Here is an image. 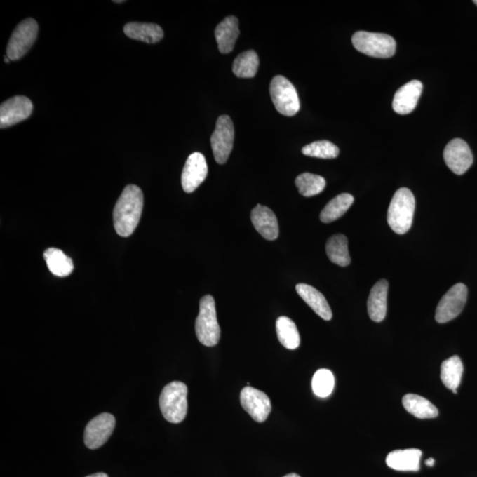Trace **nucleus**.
Instances as JSON below:
<instances>
[{
	"label": "nucleus",
	"mask_w": 477,
	"mask_h": 477,
	"mask_svg": "<svg viewBox=\"0 0 477 477\" xmlns=\"http://www.w3.org/2000/svg\"><path fill=\"white\" fill-rule=\"evenodd\" d=\"M143 209V194L135 185L125 187L114 210L116 233L121 237L130 236L137 227Z\"/></svg>",
	"instance_id": "obj_1"
},
{
	"label": "nucleus",
	"mask_w": 477,
	"mask_h": 477,
	"mask_svg": "<svg viewBox=\"0 0 477 477\" xmlns=\"http://www.w3.org/2000/svg\"><path fill=\"white\" fill-rule=\"evenodd\" d=\"M415 199L407 187H401L394 194L387 213V222L391 230L398 234L410 231L413 224Z\"/></svg>",
	"instance_id": "obj_2"
},
{
	"label": "nucleus",
	"mask_w": 477,
	"mask_h": 477,
	"mask_svg": "<svg viewBox=\"0 0 477 477\" xmlns=\"http://www.w3.org/2000/svg\"><path fill=\"white\" fill-rule=\"evenodd\" d=\"M159 407L163 417L172 424H180L187 414V387L182 382L167 384L160 394Z\"/></svg>",
	"instance_id": "obj_3"
},
{
	"label": "nucleus",
	"mask_w": 477,
	"mask_h": 477,
	"mask_svg": "<svg viewBox=\"0 0 477 477\" xmlns=\"http://www.w3.org/2000/svg\"><path fill=\"white\" fill-rule=\"evenodd\" d=\"M196 333L197 339L204 346L214 347L220 342V327L217 322L215 300L211 295H206L201 299Z\"/></svg>",
	"instance_id": "obj_4"
},
{
	"label": "nucleus",
	"mask_w": 477,
	"mask_h": 477,
	"mask_svg": "<svg viewBox=\"0 0 477 477\" xmlns=\"http://www.w3.org/2000/svg\"><path fill=\"white\" fill-rule=\"evenodd\" d=\"M352 43L358 52L382 59L393 57L396 51L394 37L387 34L358 32L353 36Z\"/></svg>",
	"instance_id": "obj_5"
},
{
	"label": "nucleus",
	"mask_w": 477,
	"mask_h": 477,
	"mask_svg": "<svg viewBox=\"0 0 477 477\" xmlns=\"http://www.w3.org/2000/svg\"><path fill=\"white\" fill-rule=\"evenodd\" d=\"M271 100L282 115L292 117L300 110V100L294 85L286 78L275 76L270 86Z\"/></svg>",
	"instance_id": "obj_6"
},
{
	"label": "nucleus",
	"mask_w": 477,
	"mask_h": 477,
	"mask_svg": "<svg viewBox=\"0 0 477 477\" xmlns=\"http://www.w3.org/2000/svg\"><path fill=\"white\" fill-rule=\"evenodd\" d=\"M39 34V24L29 18L22 20L13 30L6 48V57L10 60H18L29 52Z\"/></svg>",
	"instance_id": "obj_7"
},
{
	"label": "nucleus",
	"mask_w": 477,
	"mask_h": 477,
	"mask_svg": "<svg viewBox=\"0 0 477 477\" xmlns=\"http://www.w3.org/2000/svg\"><path fill=\"white\" fill-rule=\"evenodd\" d=\"M234 127L229 116H220L216 122V128L211 135V148L217 163L223 165L227 161L233 149Z\"/></svg>",
	"instance_id": "obj_8"
},
{
	"label": "nucleus",
	"mask_w": 477,
	"mask_h": 477,
	"mask_svg": "<svg viewBox=\"0 0 477 477\" xmlns=\"http://www.w3.org/2000/svg\"><path fill=\"white\" fill-rule=\"evenodd\" d=\"M466 298H468V288L462 283H459L450 288L448 292L443 296L436 309V321L445 323L457 318L464 309Z\"/></svg>",
	"instance_id": "obj_9"
},
{
	"label": "nucleus",
	"mask_w": 477,
	"mask_h": 477,
	"mask_svg": "<svg viewBox=\"0 0 477 477\" xmlns=\"http://www.w3.org/2000/svg\"><path fill=\"white\" fill-rule=\"evenodd\" d=\"M115 428V418L108 413L98 415L88 422L84 431V443L88 448L97 449L111 437Z\"/></svg>",
	"instance_id": "obj_10"
},
{
	"label": "nucleus",
	"mask_w": 477,
	"mask_h": 477,
	"mask_svg": "<svg viewBox=\"0 0 477 477\" xmlns=\"http://www.w3.org/2000/svg\"><path fill=\"white\" fill-rule=\"evenodd\" d=\"M33 104L29 98L16 95L0 107V128H6L25 121L32 115Z\"/></svg>",
	"instance_id": "obj_11"
},
{
	"label": "nucleus",
	"mask_w": 477,
	"mask_h": 477,
	"mask_svg": "<svg viewBox=\"0 0 477 477\" xmlns=\"http://www.w3.org/2000/svg\"><path fill=\"white\" fill-rule=\"evenodd\" d=\"M444 159L449 169L455 175H462L468 171L473 163V154L468 143L456 138L446 145Z\"/></svg>",
	"instance_id": "obj_12"
},
{
	"label": "nucleus",
	"mask_w": 477,
	"mask_h": 477,
	"mask_svg": "<svg viewBox=\"0 0 477 477\" xmlns=\"http://www.w3.org/2000/svg\"><path fill=\"white\" fill-rule=\"evenodd\" d=\"M241 404L255 422L267 420L271 411L270 398L262 391L247 387L241 391Z\"/></svg>",
	"instance_id": "obj_13"
},
{
	"label": "nucleus",
	"mask_w": 477,
	"mask_h": 477,
	"mask_svg": "<svg viewBox=\"0 0 477 477\" xmlns=\"http://www.w3.org/2000/svg\"><path fill=\"white\" fill-rule=\"evenodd\" d=\"M208 175L206 159L202 153H192L184 166L182 184L186 193H192L204 182Z\"/></svg>",
	"instance_id": "obj_14"
},
{
	"label": "nucleus",
	"mask_w": 477,
	"mask_h": 477,
	"mask_svg": "<svg viewBox=\"0 0 477 477\" xmlns=\"http://www.w3.org/2000/svg\"><path fill=\"white\" fill-rule=\"evenodd\" d=\"M422 91V84L417 80L411 81L398 88L393 101L394 112L401 115L410 114L417 107Z\"/></svg>",
	"instance_id": "obj_15"
},
{
	"label": "nucleus",
	"mask_w": 477,
	"mask_h": 477,
	"mask_svg": "<svg viewBox=\"0 0 477 477\" xmlns=\"http://www.w3.org/2000/svg\"><path fill=\"white\" fill-rule=\"evenodd\" d=\"M251 221L255 230L267 240L274 241L278 237V220L270 208L257 204L252 210Z\"/></svg>",
	"instance_id": "obj_16"
},
{
	"label": "nucleus",
	"mask_w": 477,
	"mask_h": 477,
	"mask_svg": "<svg viewBox=\"0 0 477 477\" xmlns=\"http://www.w3.org/2000/svg\"><path fill=\"white\" fill-rule=\"evenodd\" d=\"M388 286L389 284L387 281L381 279L371 289L369 300H368V312H369L370 319L374 322L380 323L386 318Z\"/></svg>",
	"instance_id": "obj_17"
},
{
	"label": "nucleus",
	"mask_w": 477,
	"mask_h": 477,
	"mask_svg": "<svg viewBox=\"0 0 477 477\" xmlns=\"http://www.w3.org/2000/svg\"><path fill=\"white\" fill-rule=\"evenodd\" d=\"M422 451L419 449L395 450L387 457V464L397 471H418Z\"/></svg>",
	"instance_id": "obj_18"
},
{
	"label": "nucleus",
	"mask_w": 477,
	"mask_h": 477,
	"mask_svg": "<svg viewBox=\"0 0 477 477\" xmlns=\"http://www.w3.org/2000/svg\"><path fill=\"white\" fill-rule=\"evenodd\" d=\"M240 35L238 30V22L236 17L228 16L217 26L215 30V36L220 52L227 54L231 52L235 46V43Z\"/></svg>",
	"instance_id": "obj_19"
},
{
	"label": "nucleus",
	"mask_w": 477,
	"mask_h": 477,
	"mask_svg": "<svg viewBox=\"0 0 477 477\" xmlns=\"http://www.w3.org/2000/svg\"><path fill=\"white\" fill-rule=\"evenodd\" d=\"M296 292L301 296L303 301L308 304L318 314L326 321L332 318V312L325 296L316 290L315 288L307 284L296 285Z\"/></svg>",
	"instance_id": "obj_20"
},
{
	"label": "nucleus",
	"mask_w": 477,
	"mask_h": 477,
	"mask_svg": "<svg viewBox=\"0 0 477 477\" xmlns=\"http://www.w3.org/2000/svg\"><path fill=\"white\" fill-rule=\"evenodd\" d=\"M124 33L131 39L142 41L147 43H158L163 36L161 27L154 23H128L124 27Z\"/></svg>",
	"instance_id": "obj_21"
},
{
	"label": "nucleus",
	"mask_w": 477,
	"mask_h": 477,
	"mask_svg": "<svg viewBox=\"0 0 477 477\" xmlns=\"http://www.w3.org/2000/svg\"><path fill=\"white\" fill-rule=\"evenodd\" d=\"M43 257L49 271L57 277H67L74 271L73 261L59 248H48L44 252Z\"/></svg>",
	"instance_id": "obj_22"
},
{
	"label": "nucleus",
	"mask_w": 477,
	"mask_h": 477,
	"mask_svg": "<svg viewBox=\"0 0 477 477\" xmlns=\"http://www.w3.org/2000/svg\"><path fill=\"white\" fill-rule=\"evenodd\" d=\"M405 410L419 419L436 418L438 415V408L427 398L417 394H405L402 398Z\"/></svg>",
	"instance_id": "obj_23"
},
{
	"label": "nucleus",
	"mask_w": 477,
	"mask_h": 477,
	"mask_svg": "<svg viewBox=\"0 0 477 477\" xmlns=\"http://www.w3.org/2000/svg\"><path fill=\"white\" fill-rule=\"evenodd\" d=\"M326 254L330 262L346 267L350 264L351 258L349 251V241L345 235L336 234L330 237L326 243Z\"/></svg>",
	"instance_id": "obj_24"
},
{
	"label": "nucleus",
	"mask_w": 477,
	"mask_h": 477,
	"mask_svg": "<svg viewBox=\"0 0 477 477\" xmlns=\"http://www.w3.org/2000/svg\"><path fill=\"white\" fill-rule=\"evenodd\" d=\"M354 201V196L347 193L340 194V195L334 197L323 208L321 214H320V220L325 224L332 223L333 221L339 220L352 206Z\"/></svg>",
	"instance_id": "obj_25"
},
{
	"label": "nucleus",
	"mask_w": 477,
	"mask_h": 477,
	"mask_svg": "<svg viewBox=\"0 0 477 477\" xmlns=\"http://www.w3.org/2000/svg\"><path fill=\"white\" fill-rule=\"evenodd\" d=\"M276 330H277L279 342L285 349L290 350L298 349L301 338H300L297 327L293 320L286 316H281L276 322Z\"/></svg>",
	"instance_id": "obj_26"
},
{
	"label": "nucleus",
	"mask_w": 477,
	"mask_h": 477,
	"mask_svg": "<svg viewBox=\"0 0 477 477\" xmlns=\"http://www.w3.org/2000/svg\"><path fill=\"white\" fill-rule=\"evenodd\" d=\"M463 374V363L461 358L457 356L450 357L444 361L441 365V377L443 384L448 389L457 390L461 384Z\"/></svg>",
	"instance_id": "obj_27"
},
{
	"label": "nucleus",
	"mask_w": 477,
	"mask_h": 477,
	"mask_svg": "<svg viewBox=\"0 0 477 477\" xmlns=\"http://www.w3.org/2000/svg\"><path fill=\"white\" fill-rule=\"evenodd\" d=\"M259 58L253 50L247 51L235 59L233 72L235 76L240 78H252L257 73Z\"/></svg>",
	"instance_id": "obj_28"
},
{
	"label": "nucleus",
	"mask_w": 477,
	"mask_h": 477,
	"mask_svg": "<svg viewBox=\"0 0 477 477\" xmlns=\"http://www.w3.org/2000/svg\"><path fill=\"white\" fill-rule=\"evenodd\" d=\"M295 185L297 186L302 196L310 197L322 193L325 189L326 182L322 176L305 173L296 178Z\"/></svg>",
	"instance_id": "obj_29"
},
{
	"label": "nucleus",
	"mask_w": 477,
	"mask_h": 477,
	"mask_svg": "<svg viewBox=\"0 0 477 477\" xmlns=\"http://www.w3.org/2000/svg\"><path fill=\"white\" fill-rule=\"evenodd\" d=\"M303 154L313 158L332 159L340 154V149L329 141H318L310 143L302 148Z\"/></svg>",
	"instance_id": "obj_30"
},
{
	"label": "nucleus",
	"mask_w": 477,
	"mask_h": 477,
	"mask_svg": "<svg viewBox=\"0 0 477 477\" xmlns=\"http://www.w3.org/2000/svg\"><path fill=\"white\" fill-rule=\"evenodd\" d=\"M334 384L333 374L328 370H319L316 371L312 379V389L316 396L326 398L332 393Z\"/></svg>",
	"instance_id": "obj_31"
},
{
	"label": "nucleus",
	"mask_w": 477,
	"mask_h": 477,
	"mask_svg": "<svg viewBox=\"0 0 477 477\" xmlns=\"http://www.w3.org/2000/svg\"><path fill=\"white\" fill-rule=\"evenodd\" d=\"M86 477H108L107 473H93V475L88 476Z\"/></svg>",
	"instance_id": "obj_32"
},
{
	"label": "nucleus",
	"mask_w": 477,
	"mask_h": 477,
	"mask_svg": "<svg viewBox=\"0 0 477 477\" xmlns=\"http://www.w3.org/2000/svg\"><path fill=\"white\" fill-rule=\"evenodd\" d=\"M425 464L428 466H434L435 464V459L432 458L428 459L427 461L425 462Z\"/></svg>",
	"instance_id": "obj_33"
},
{
	"label": "nucleus",
	"mask_w": 477,
	"mask_h": 477,
	"mask_svg": "<svg viewBox=\"0 0 477 477\" xmlns=\"http://www.w3.org/2000/svg\"><path fill=\"white\" fill-rule=\"evenodd\" d=\"M284 477H301V476L297 475V473H289V475L285 476Z\"/></svg>",
	"instance_id": "obj_34"
},
{
	"label": "nucleus",
	"mask_w": 477,
	"mask_h": 477,
	"mask_svg": "<svg viewBox=\"0 0 477 477\" xmlns=\"http://www.w3.org/2000/svg\"><path fill=\"white\" fill-rule=\"evenodd\" d=\"M10 60L8 59V57L5 58V62L6 63H9Z\"/></svg>",
	"instance_id": "obj_35"
},
{
	"label": "nucleus",
	"mask_w": 477,
	"mask_h": 477,
	"mask_svg": "<svg viewBox=\"0 0 477 477\" xmlns=\"http://www.w3.org/2000/svg\"><path fill=\"white\" fill-rule=\"evenodd\" d=\"M115 3H123V0H121V1H117V0H115Z\"/></svg>",
	"instance_id": "obj_36"
},
{
	"label": "nucleus",
	"mask_w": 477,
	"mask_h": 477,
	"mask_svg": "<svg viewBox=\"0 0 477 477\" xmlns=\"http://www.w3.org/2000/svg\"><path fill=\"white\" fill-rule=\"evenodd\" d=\"M473 3H475V4L477 6V0H475V1H473Z\"/></svg>",
	"instance_id": "obj_37"
}]
</instances>
